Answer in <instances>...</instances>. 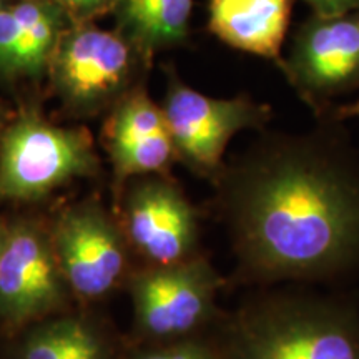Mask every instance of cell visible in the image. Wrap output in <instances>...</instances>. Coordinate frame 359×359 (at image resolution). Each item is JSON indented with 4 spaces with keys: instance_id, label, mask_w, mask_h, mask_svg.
<instances>
[{
    "instance_id": "8992f818",
    "label": "cell",
    "mask_w": 359,
    "mask_h": 359,
    "mask_svg": "<svg viewBox=\"0 0 359 359\" xmlns=\"http://www.w3.org/2000/svg\"><path fill=\"white\" fill-rule=\"evenodd\" d=\"M278 69L314 116L333 109L336 98L359 90V11L309 13Z\"/></svg>"
},
{
    "instance_id": "ba28073f",
    "label": "cell",
    "mask_w": 359,
    "mask_h": 359,
    "mask_svg": "<svg viewBox=\"0 0 359 359\" xmlns=\"http://www.w3.org/2000/svg\"><path fill=\"white\" fill-rule=\"evenodd\" d=\"M50 238L69 291L79 298H103L125 276L128 243L100 206L67 210Z\"/></svg>"
},
{
    "instance_id": "603a6c76",
    "label": "cell",
    "mask_w": 359,
    "mask_h": 359,
    "mask_svg": "<svg viewBox=\"0 0 359 359\" xmlns=\"http://www.w3.org/2000/svg\"><path fill=\"white\" fill-rule=\"evenodd\" d=\"M0 11H2V2H0Z\"/></svg>"
},
{
    "instance_id": "5bb4252c",
    "label": "cell",
    "mask_w": 359,
    "mask_h": 359,
    "mask_svg": "<svg viewBox=\"0 0 359 359\" xmlns=\"http://www.w3.org/2000/svg\"><path fill=\"white\" fill-rule=\"evenodd\" d=\"M105 343L82 318H58L27 336L20 359H105Z\"/></svg>"
},
{
    "instance_id": "9a60e30c",
    "label": "cell",
    "mask_w": 359,
    "mask_h": 359,
    "mask_svg": "<svg viewBox=\"0 0 359 359\" xmlns=\"http://www.w3.org/2000/svg\"><path fill=\"white\" fill-rule=\"evenodd\" d=\"M20 22L22 40L13 74L35 75L43 69L57 48L62 17L57 7L45 2H22L12 7Z\"/></svg>"
},
{
    "instance_id": "d6986e66",
    "label": "cell",
    "mask_w": 359,
    "mask_h": 359,
    "mask_svg": "<svg viewBox=\"0 0 359 359\" xmlns=\"http://www.w3.org/2000/svg\"><path fill=\"white\" fill-rule=\"evenodd\" d=\"M60 2H64L65 6L75 8V11L92 12L103 7L105 4H110V2L115 4V0H60Z\"/></svg>"
},
{
    "instance_id": "9c48e42d",
    "label": "cell",
    "mask_w": 359,
    "mask_h": 359,
    "mask_svg": "<svg viewBox=\"0 0 359 359\" xmlns=\"http://www.w3.org/2000/svg\"><path fill=\"white\" fill-rule=\"evenodd\" d=\"M69 291L52 238L30 223L8 226L0 258V318L13 327L55 313Z\"/></svg>"
},
{
    "instance_id": "5b68a950",
    "label": "cell",
    "mask_w": 359,
    "mask_h": 359,
    "mask_svg": "<svg viewBox=\"0 0 359 359\" xmlns=\"http://www.w3.org/2000/svg\"><path fill=\"white\" fill-rule=\"evenodd\" d=\"M177 158L193 172L215 180L224 167V154L231 138L245 130L266 128L273 118L268 103L248 93L233 98H213L188 87L170 74L163 107Z\"/></svg>"
},
{
    "instance_id": "44dd1931",
    "label": "cell",
    "mask_w": 359,
    "mask_h": 359,
    "mask_svg": "<svg viewBox=\"0 0 359 359\" xmlns=\"http://www.w3.org/2000/svg\"><path fill=\"white\" fill-rule=\"evenodd\" d=\"M8 240V226H6L2 222H0V258H2L4 251H6Z\"/></svg>"
},
{
    "instance_id": "ac0fdd59",
    "label": "cell",
    "mask_w": 359,
    "mask_h": 359,
    "mask_svg": "<svg viewBox=\"0 0 359 359\" xmlns=\"http://www.w3.org/2000/svg\"><path fill=\"white\" fill-rule=\"evenodd\" d=\"M318 15H341L359 11V0H303Z\"/></svg>"
},
{
    "instance_id": "ffe728a7",
    "label": "cell",
    "mask_w": 359,
    "mask_h": 359,
    "mask_svg": "<svg viewBox=\"0 0 359 359\" xmlns=\"http://www.w3.org/2000/svg\"><path fill=\"white\" fill-rule=\"evenodd\" d=\"M333 111L339 120H343V122L348 118H353V116H358L359 118V100L354 103H348V105L333 107Z\"/></svg>"
},
{
    "instance_id": "7c38bea8",
    "label": "cell",
    "mask_w": 359,
    "mask_h": 359,
    "mask_svg": "<svg viewBox=\"0 0 359 359\" xmlns=\"http://www.w3.org/2000/svg\"><path fill=\"white\" fill-rule=\"evenodd\" d=\"M294 0H208L210 32L235 50L283 60Z\"/></svg>"
},
{
    "instance_id": "7a4b0ae2",
    "label": "cell",
    "mask_w": 359,
    "mask_h": 359,
    "mask_svg": "<svg viewBox=\"0 0 359 359\" xmlns=\"http://www.w3.org/2000/svg\"><path fill=\"white\" fill-rule=\"evenodd\" d=\"M331 288L250 290L215 325L222 359H359V296Z\"/></svg>"
},
{
    "instance_id": "4fadbf2b",
    "label": "cell",
    "mask_w": 359,
    "mask_h": 359,
    "mask_svg": "<svg viewBox=\"0 0 359 359\" xmlns=\"http://www.w3.org/2000/svg\"><path fill=\"white\" fill-rule=\"evenodd\" d=\"M122 35L142 58L187 42L193 0H115Z\"/></svg>"
},
{
    "instance_id": "30bf717a",
    "label": "cell",
    "mask_w": 359,
    "mask_h": 359,
    "mask_svg": "<svg viewBox=\"0 0 359 359\" xmlns=\"http://www.w3.org/2000/svg\"><path fill=\"white\" fill-rule=\"evenodd\" d=\"M133 47L122 34L100 29H79L57 45L53 79L65 98L75 105L114 95L132 70Z\"/></svg>"
},
{
    "instance_id": "e0dca14e",
    "label": "cell",
    "mask_w": 359,
    "mask_h": 359,
    "mask_svg": "<svg viewBox=\"0 0 359 359\" xmlns=\"http://www.w3.org/2000/svg\"><path fill=\"white\" fill-rule=\"evenodd\" d=\"M22 40V27L11 8L0 11V72L13 75L15 57Z\"/></svg>"
},
{
    "instance_id": "7402d4cb",
    "label": "cell",
    "mask_w": 359,
    "mask_h": 359,
    "mask_svg": "<svg viewBox=\"0 0 359 359\" xmlns=\"http://www.w3.org/2000/svg\"><path fill=\"white\" fill-rule=\"evenodd\" d=\"M2 122H4V111H2V109H0V132H2Z\"/></svg>"
},
{
    "instance_id": "3957f363",
    "label": "cell",
    "mask_w": 359,
    "mask_h": 359,
    "mask_svg": "<svg viewBox=\"0 0 359 359\" xmlns=\"http://www.w3.org/2000/svg\"><path fill=\"white\" fill-rule=\"evenodd\" d=\"M226 285L201 253L165 266L147 264L128 281L138 334L155 344L201 336L222 316L217 299Z\"/></svg>"
},
{
    "instance_id": "52a82bcc",
    "label": "cell",
    "mask_w": 359,
    "mask_h": 359,
    "mask_svg": "<svg viewBox=\"0 0 359 359\" xmlns=\"http://www.w3.org/2000/svg\"><path fill=\"white\" fill-rule=\"evenodd\" d=\"M122 231L150 266L200 255L198 210L167 175H148L132 183L123 201Z\"/></svg>"
},
{
    "instance_id": "8fae6325",
    "label": "cell",
    "mask_w": 359,
    "mask_h": 359,
    "mask_svg": "<svg viewBox=\"0 0 359 359\" xmlns=\"http://www.w3.org/2000/svg\"><path fill=\"white\" fill-rule=\"evenodd\" d=\"M107 140L118 182L167 175L177 158L163 110L143 88L133 90L116 107L107 125Z\"/></svg>"
},
{
    "instance_id": "6da1fadb",
    "label": "cell",
    "mask_w": 359,
    "mask_h": 359,
    "mask_svg": "<svg viewBox=\"0 0 359 359\" xmlns=\"http://www.w3.org/2000/svg\"><path fill=\"white\" fill-rule=\"evenodd\" d=\"M235 258L228 283L336 286L359 276V147L333 109L259 130L213 180Z\"/></svg>"
},
{
    "instance_id": "277c9868",
    "label": "cell",
    "mask_w": 359,
    "mask_h": 359,
    "mask_svg": "<svg viewBox=\"0 0 359 359\" xmlns=\"http://www.w3.org/2000/svg\"><path fill=\"white\" fill-rule=\"evenodd\" d=\"M92 137L62 128L35 111H22L0 132V196L37 201L97 172Z\"/></svg>"
},
{
    "instance_id": "2e32d148",
    "label": "cell",
    "mask_w": 359,
    "mask_h": 359,
    "mask_svg": "<svg viewBox=\"0 0 359 359\" xmlns=\"http://www.w3.org/2000/svg\"><path fill=\"white\" fill-rule=\"evenodd\" d=\"M133 359H222L215 339L203 336L155 344L154 348L137 354Z\"/></svg>"
}]
</instances>
